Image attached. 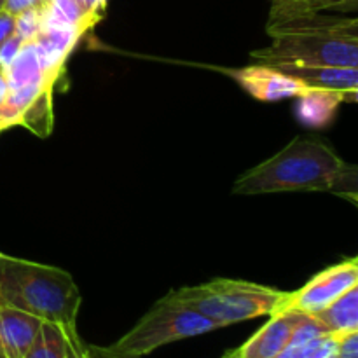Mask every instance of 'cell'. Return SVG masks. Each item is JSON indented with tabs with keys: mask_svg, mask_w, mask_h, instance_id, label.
Wrapping results in <instances>:
<instances>
[{
	"mask_svg": "<svg viewBox=\"0 0 358 358\" xmlns=\"http://www.w3.org/2000/svg\"><path fill=\"white\" fill-rule=\"evenodd\" d=\"M66 339V358H87L86 345L80 339L77 327L63 329Z\"/></svg>",
	"mask_w": 358,
	"mask_h": 358,
	"instance_id": "ffe728a7",
	"label": "cell"
},
{
	"mask_svg": "<svg viewBox=\"0 0 358 358\" xmlns=\"http://www.w3.org/2000/svg\"><path fill=\"white\" fill-rule=\"evenodd\" d=\"M76 2L79 3L84 16H86L87 20L93 21V23H96L101 17V13H103L105 2H107V0H76Z\"/></svg>",
	"mask_w": 358,
	"mask_h": 358,
	"instance_id": "7402d4cb",
	"label": "cell"
},
{
	"mask_svg": "<svg viewBox=\"0 0 358 358\" xmlns=\"http://www.w3.org/2000/svg\"><path fill=\"white\" fill-rule=\"evenodd\" d=\"M48 0H6L3 2V10H7L13 16L24 13L30 9H44L48 6Z\"/></svg>",
	"mask_w": 358,
	"mask_h": 358,
	"instance_id": "44dd1931",
	"label": "cell"
},
{
	"mask_svg": "<svg viewBox=\"0 0 358 358\" xmlns=\"http://www.w3.org/2000/svg\"><path fill=\"white\" fill-rule=\"evenodd\" d=\"M345 161L318 138L296 136L280 152L241 175L233 194L271 192H329Z\"/></svg>",
	"mask_w": 358,
	"mask_h": 358,
	"instance_id": "3957f363",
	"label": "cell"
},
{
	"mask_svg": "<svg viewBox=\"0 0 358 358\" xmlns=\"http://www.w3.org/2000/svg\"><path fill=\"white\" fill-rule=\"evenodd\" d=\"M303 315L292 310L271 315L268 324L238 348L240 355L243 358H278L289 346Z\"/></svg>",
	"mask_w": 358,
	"mask_h": 358,
	"instance_id": "ba28073f",
	"label": "cell"
},
{
	"mask_svg": "<svg viewBox=\"0 0 358 358\" xmlns=\"http://www.w3.org/2000/svg\"><path fill=\"white\" fill-rule=\"evenodd\" d=\"M345 96L338 91L306 90L297 96L296 115L308 128H325L336 117Z\"/></svg>",
	"mask_w": 358,
	"mask_h": 358,
	"instance_id": "8fae6325",
	"label": "cell"
},
{
	"mask_svg": "<svg viewBox=\"0 0 358 358\" xmlns=\"http://www.w3.org/2000/svg\"><path fill=\"white\" fill-rule=\"evenodd\" d=\"M27 358H66V339L62 325L42 322L41 332Z\"/></svg>",
	"mask_w": 358,
	"mask_h": 358,
	"instance_id": "5bb4252c",
	"label": "cell"
},
{
	"mask_svg": "<svg viewBox=\"0 0 358 358\" xmlns=\"http://www.w3.org/2000/svg\"><path fill=\"white\" fill-rule=\"evenodd\" d=\"M9 90H17V87L34 86V84H44V86H52L55 80L48 79L42 70L41 62H38L37 51H35L34 42H27L21 48L20 55L14 59L13 65L6 70Z\"/></svg>",
	"mask_w": 358,
	"mask_h": 358,
	"instance_id": "4fadbf2b",
	"label": "cell"
},
{
	"mask_svg": "<svg viewBox=\"0 0 358 358\" xmlns=\"http://www.w3.org/2000/svg\"><path fill=\"white\" fill-rule=\"evenodd\" d=\"M336 358H358V331L338 336Z\"/></svg>",
	"mask_w": 358,
	"mask_h": 358,
	"instance_id": "d6986e66",
	"label": "cell"
},
{
	"mask_svg": "<svg viewBox=\"0 0 358 358\" xmlns=\"http://www.w3.org/2000/svg\"><path fill=\"white\" fill-rule=\"evenodd\" d=\"M329 334L341 336L358 331V285L350 289L327 308L311 315Z\"/></svg>",
	"mask_w": 358,
	"mask_h": 358,
	"instance_id": "7c38bea8",
	"label": "cell"
},
{
	"mask_svg": "<svg viewBox=\"0 0 358 358\" xmlns=\"http://www.w3.org/2000/svg\"><path fill=\"white\" fill-rule=\"evenodd\" d=\"M3 2H6V0H0V10H3Z\"/></svg>",
	"mask_w": 358,
	"mask_h": 358,
	"instance_id": "4316f807",
	"label": "cell"
},
{
	"mask_svg": "<svg viewBox=\"0 0 358 358\" xmlns=\"http://www.w3.org/2000/svg\"><path fill=\"white\" fill-rule=\"evenodd\" d=\"M173 294L185 306L196 310L222 329L278 313L287 292L243 280L215 278L201 285L173 290Z\"/></svg>",
	"mask_w": 358,
	"mask_h": 358,
	"instance_id": "277c9868",
	"label": "cell"
},
{
	"mask_svg": "<svg viewBox=\"0 0 358 358\" xmlns=\"http://www.w3.org/2000/svg\"><path fill=\"white\" fill-rule=\"evenodd\" d=\"M80 292L70 273L55 266L0 254V306L14 308L42 322L77 327Z\"/></svg>",
	"mask_w": 358,
	"mask_h": 358,
	"instance_id": "7a4b0ae2",
	"label": "cell"
},
{
	"mask_svg": "<svg viewBox=\"0 0 358 358\" xmlns=\"http://www.w3.org/2000/svg\"><path fill=\"white\" fill-rule=\"evenodd\" d=\"M271 45L252 51V58L271 66H358L357 17L299 13L269 17Z\"/></svg>",
	"mask_w": 358,
	"mask_h": 358,
	"instance_id": "6da1fadb",
	"label": "cell"
},
{
	"mask_svg": "<svg viewBox=\"0 0 358 358\" xmlns=\"http://www.w3.org/2000/svg\"><path fill=\"white\" fill-rule=\"evenodd\" d=\"M229 73L252 98L261 101H278L285 98H297L310 90L294 77L287 76L282 70L271 65H248L243 69L224 70Z\"/></svg>",
	"mask_w": 358,
	"mask_h": 358,
	"instance_id": "52a82bcc",
	"label": "cell"
},
{
	"mask_svg": "<svg viewBox=\"0 0 358 358\" xmlns=\"http://www.w3.org/2000/svg\"><path fill=\"white\" fill-rule=\"evenodd\" d=\"M51 90H44L35 96L23 112L20 124L27 126L38 136H48L52 129V108H51Z\"/></svg>",
	"mask_w": 358,
	"mask_h": 358,
	"instance_id": "9a60e30c",
	"label": "cell"
},
{
	"mask_svg": "<svg viewBox=\"0 0 358 358\" xmlns=\"http://www.w3.org/2000/svg\"><path fill=\"white\" fill-rule=\"evenodd\" d=\"M23 45L24 42L21 41L16 34L10 35V37L0 45V70H2V72H6V70L13 65V62L17 58V55H20Z\"/></svg>",
	"mask_w": 358,
	"mask_h": 358,
	"instance_id": "ac0fdd59",
	"label": "cell"
},
{
	"mask_svg": "<svg viewBox=\"0 0 358 358\" xmlns=\"http://www.w3.org/2000/svg\"><path fill=\"white\" fill-rule=\"evenodd\" d=\"M48 2H55V0H48Z\"/></svg>",
	"mask_w": 358,
	"mask_h": 358,
	"instance_id": "f1b7e54d",
	"label": "cell"
},
{
	"mask_svg": "<svg viewBox=\"0 0 358 358\" xmlns=\"http://www.w3.org/2000/svg\"><path fill=\"white\" fill-rule=\"evenodd\" d=\"M222 358H243V357L240 355V352H238V350H233V352H227Z\"/></svg>",
	"mask_w": 358,
	"mask_h": 358,
	"instance_id": "484cf974",
	"label": "cell"
},
{
	"mask_svg": "<svg viewBox=\"0 0 358 358\" xmlns=\"http://www.w3.org/2000/svg\"><path fill=\"white\" fill-rule=\"evenodd\" d=\"M87 358H136V357H128L121 355V353L112 352L110 348H103V346H86Z\"/></svg>",
	"mask_w": 358,
	"mask_h": 358,
	"instance_id": "cb8c5ba5",
	"label": "cell"
},
{
	"mask_svg": "<svg viewBox=\"0 0 358 358\" xmlns=\"http://www.w3.org/2000/svg\"><path fill=\"white\" fill-rule=\"evenodd\" d=\"M7 94H9V83H7L6 73H3L2 70H0V103H2V101L6 100Z\"/></svg>",
	"mask_w": 358,
	"mask_h": 358,
	"instance_id": "d4e9b609",
	"label": "cell"
},
{
	"mask_svg": "<svg viewBox=\"0 0 358 358\" xmlns=\"http://www.w3.org/2000/svg\"><path fill=\"white\" fill-rule=\"evenodd\" d=\"M41 318L0 306V350L7 358H27L41 332Z\"/></svg>",
	"mask_w": 358,
	"mask_h": 358,
	"instance_id": "30bf717a",
	"label": "cell"
},
{
	"mask_svg": "<svg viewBox=\"0 0 358 358\" xmlns=\"http://www.w3.org/2000/svg\"><path fill=\"white\" fill-rule=\"evenodd\" d=\"M329 192L348 199L353 205H358V170L355 164L345 163V166L338 171L332 180Z\"/></svg>",
	"mask_w": 358,
	"mask_h": 358,
	"instance_id": "2e32d148",
	"label": "cell"
},
{
	"mask_svg": "<svg viewBox=\"0 0 358 358\" xmlns=\"http://www.w3.org/2000/svg\"><path fill=\"white\" fill-rule=\"evenodd\" d=\"M0 358H7L6 355H3V352H2V350H0Z\"/></svg>",
	"mask_w": 358,
	"mask_h": 358,
	"instance_id": "83f0119b",
	"label": "cell"
},
{
	"mask_svg": "<svg viewBox=\"0 0 358 358\" xmlns=\"http://www.w3.org/2000/svg\"><path fill=\"white\" fill-rule=\"evenodd\" d=\"M16 30V16L9 14L7 10H0V45L14 35Z\"/></svg>",
	"mask_w": 358,
	"mask_h": 358,
	"instance_id": "603a6c76",
	"label": "cell"
},
{
	"mask_svg": "<svg viewBox=\"0 0 358 358\" xmlns=\"http://www.w3.org/2000/svg\"><path fill=\"white\" fill-rule=\"evenodd\" d=\"M217 329L212 320L178 301L171 290L140 318L131 331L108 348L121 355L140 358L164 345L208 334Z\"/></svg>",
	"mask_w": 358,
	"mask_h": 358,
	"instance_id": "5b68a950",
	"label": "cell"
},
{
	"mask_svg": "<svg viewBox=\"0 0 358 358\" xmlns=\"http://www.w3.org/2000/svg\"><path fill=\"white\" fill-rule=\"evenodd\" d=\"M357 285L358 261L357 259H345V261L317 273L299 290L287 292L280 311L292 310L304 315H315Z\"/></svg>",
	"mask_w": 358,
	"mask_h": 358,
	"instance_id": "8992f818",
	"label": "cell"
},
{
	"mask_svg": "<svg viewBox=\"0 0 358 358\" xmlns=\"http://www.w3.org/2000/svg\"><path fill=\"white\" fill-rule=\"evenodd\" d=\"M287 76L294 77L310 90L338 91L345 96V101H357L358 94V72L350 66H275Z\"/></svg>",
	"mask_w": 358,
	"mask_h": 358,
	"instance_id": "9c48e42d",
	"label": "cell"
},
{
	"mask_svg": "<svg viewBox=\"0 0 358 358\" xmlns=\"http://www.w3.org/2000/svg\"><path fill=\"white\" fill-rule=\"evenodd\" d=\"M42 10L44 9H30L16 16V30L14 34L27 44L35 42L42 31Z\"/></svg>",
	"mask_w": 358,
	"mask_h": 358,
	"instance_id": "e0dca14e",
	"label": "cell"
}]
</instances>
